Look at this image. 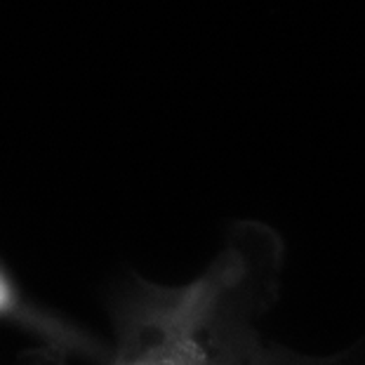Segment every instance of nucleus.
I'll use <instances>...</instances> for the list:
<instances>
[{
    "label": "nucleus",
    "mask_w": 365,
    "mask_h": 365,
    "mask_svg": "<svg viewBox=\"0 0 365 365\" xmlns=\"http://www.w3.org/2000/svg\"><path fill=\"white\" fill-rule=\"evenodd\" d=\"M7 302H10V290H7V283L0 278V309L7 307Z\"/></svg>",
    "instance_id": "f257e3e1"
}]
</instances>
